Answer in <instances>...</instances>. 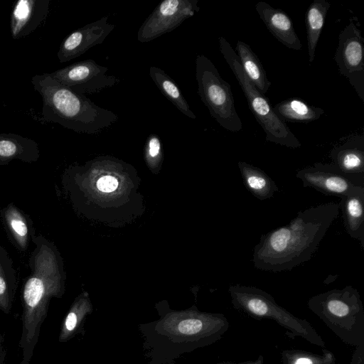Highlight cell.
<instances>
[{"instance_id": "cb8c5ba5", "label": "cell", "mask_w": 364, "mask_h": 364, "mask_svg": "<svg viewBox=\"0 0 364 364\" xmlns=\"http://www.w3.org/2000/svg\"><path fill=\"white\" fill-rule=\"evenodd\" d=\"M4 218L18 246L22 250H26L29 240V230L24 215L17 208L10 204L5 210Z\"/></svg>"}, {"instance_id": "f546056e", "label": "cell", "mask_w": 364, "mask_h": 364, "mask_svg": "<svg viewBox=\"0 0 364 364\" xmlns=\"http://www.w3.org/2000/svg\"><path fill=\"white\" fill-rule=\"evenodd\" d=\"M215 364H263V358L259 356L255 360H248L240 363H235V362H221Z\"/></svg>"}, {"instance_id": "30bf717a", "label": "cell", "mask_w": 364, "mask_h": 364, "mask_svg": "<svg viewBox=\"0 0 364 364\" xmlns=\"http://www.w3.org/2000/svg\"><path fill=\"white\" fill-rule=\"evenodd\" d=\"M198 0H164L146 18L137 32V40L146 43L171 32L193 16L200 7Z\"/></svg>"}, {"instance_id": "d6986e66", "label": "cell", "mask_w": 364, "mask_h": 364, "mask_svg": "<svg viewBox=\"0 0 364 364\" xmlns=\"http://www.w3.org/2000/svg\"><path fill=\"white\" fill-rule=\"evenodd\" d=\"M235 50L246 76L260 92L265 94L269 90L271 82L257 55L248 44L241 41L237 42Z\"/></svg>"}, {"instance_id": "d4e9b609", "label": "cell", "mask_w": 364, "mask_h": 364, "mask_svg": "<svg viewBox=\"0 0 364 364\" xmlns=\"http://www.w3.org/2000/svg\"><path fill=\"white\" fill-rule=\"evenodd\" d=\"M281 358L283 364H338L334 355L325 348L321 355L303 350H284Z\"/></svg>"}, {"instance_id": "8fae6325", "label": "cell", "mask_w": 364, "mask_h": 364, "mask_svg": "<svg viewBox=\"0 0 364 364\" xmlns=\"http://www.w3.org/2000/svg\"><path fill=\"white\" fill-rule=\"evenodd\" d=\"M107 67L92 59L79 61L58 69L49 75L77 93H97L118 84L120 80L107 74Z\"/></svg>"}, {"instance_id": "f1b7e54d", "label": "cell", "mask_w": 364, "mask_h": 364, "mask_svg": "<svg viewBox=\"0 0 364 364\" xmlns=\"http://www.w3.org/2000/svg\"><path fill=\"white\" fill-rule=\"evenodd\" d=\"M350 364H364V345L356 347Z\"/></svg>"}, {"instance_id": "3957f363", "label": "cell", "mask_w": 364, "mask_h": 364, "mask_svg": "<svg viewBox=\"0 0 364 364\" xmlns=\"http://www.w3.org/2000/svg\"><path fill=\"white\" fill-rule=\"evenodd\" d=\"M31 82L43 100L42 119L73 132L97 134L118 121L114 112L97 106L84 95L61 84L49 73L36 74Z\"/></svg>"}, {"instance_id": "ba28073f", "label": "cell", "mask_w": 364, "mask_h": 364, "mask_svg": "<svg viewBox=\"0 0 364 364\" xmlns=\"http://www.w3.org/2000/svg\"><path fill=\"white\" fill-rule=\"evenodd\" d=\"M355 18L338 36L334 60L339 73L346 77L364 102V39Z\"/></svg>"}, {"instance_id": "484cf974", "label": "cell", "mask_w": 364, "mask_h": 364, "mask_svg": "<svg viewBox=\"0 0 364 364\" xmlns=\"http://www.w3.org/2000/svg\"><path fill=\"white\" fill-rule=\"evenodd\" d=\"M4 260L0 255V309L4 313H9L15 291V279L9 271L6 269Z\"/></svg>"}, {"instance_id": "6da1fadb", "label": "cell", "mask_w": 364, "mask_h": 364, "mask_svg": "<svg viewBox=\"0 0 364 364\" xmlns=\"http://www.w3.org/2000/svg\"><path fill=\"white\" fill-rule=\"evenodd\" d=\"M340 210L333 201L299 211L287 225L261 235L253 250L257 269L290 271L310 260Z\"/></svg>"}, {"instance_id": "7402d4cb", "label": "cell", "mask_w": 364, "mask_h": 364, "mask_svg": "<svg viewBox=\"0 0 364 364\" xmlns=\"http://www.w3.org/2000/svg\"><path fill=\"white\" fill-rule=\"evenodd\" d=\"M273 109L282 120L291 122H313L324 114V110L321 107L311 106L299 99H289L278 102Z\"/></svg>"}, {"instance_id": "9c48e42d", "label": "cell", "mask_w": 364, "mask_h": 364, "mask_svg": "<svg viewBox=\"0 0 364 364\" xmlns=\"http://www.w3.org/2000/svg\"><path fill=\"white\" fill-rule=\"evenodd\" d=\"M296 176L304 187L326 196L341 198L364 189V175L346 173L333 163H315L299 170Z\"/></svg>"}, {"instance_id": "e0dca14e", "label": "cell", "mask_w": 364, "mask_h": 364, "mask_svg": "<svg viewBox=\"0 0 364 364\" xmlns=\"http://www.w3.org/2000/svg\"><path fill=\"white\" fill-rule=\"evenodd\" d=\"M39 156L40 150L35 141L13 133H0V164H6L13 159L32 162Z\"/></svg>"}, {"instance_id": "44dd1931", "label": "cell", "mask_w": 364, "mask_h": 364, "mask_svg": "<svg viewBox=\"0 0 364 364\" xmlns=\"http://www.w3.org/2000/svg\"><path fill=\"white\" fill-rule=\"evenodd\" d=\"M149 75L160 92L184 115L196 119L185 97L175 81L162 69L151 66Z\"/></svg>"}, {"instance_id": "277c9868", "label": "cell", "mask_w": 364, "mask_h": 364, "mask_svg": "<svg viewBox=\"0 0 364 364\" xmlns=\"http://www.w3.org/2000/svg\"><path fill=\"white\" fill-rule=\"evenodd\" d=\"M307 306L343 343L364 345V309L356 289L346 286L320 293Z\"/></svg>"}, {"instance_id": "5bb4252c", "label": "cell", "mask_w": 364, "mask_h": 364, "mask_svg": "<svg viewBox=\"0 0 364 364\" xmlns=\"http://www.w3.org/2000/svg\"><path fill=\"white\" fill-rule=\"evenodd\" d=\"M255 9L261 20L277 41L289 49H301L302 44L292 21L283 10L275 9L264 1L257 3Z\"/></svg>"}, {"instance_id": "ac0fdd59", "label": "cell", "mask_w": 364, "mask_h": 364, "mask_svg": "<svg viewBox=\"0 0 364 364\" xmlns=\"http://www.w3.org/2000/svg\"><path fill=\"white\" fill-rule=\"evenodd\" d=\"M246 188L257 198L264 200L273 197L279 187L264 171L245 161L237 163Z\"/></svg>"}, {"instance_id": "9a60e30c", "label": "cell", "mask_w": 364, "mask_h": 364, "mask_svg": "<svg viewBox=\"0 0 364 364\" xmlns=\"http://www.w3.org/2000/svg\"><path fill=\"white\" fill-rule=\"evenodd\" d=\"M343 140L330 151L332 163L346 173L364 175V136L351 135Z\"/></svg>"}, {"instance_id": "4fadbf2b", "label": "cell", "mask_w": 364, "mask_h": 364, "mask_svg": "<svg viewBox=\"0 0 364 364\" xmlns=\"http://www.w3.org/2000/svg\"><path fill=\"white\" fill-rule=\"evenodd\" d=\"M50 1V0L15 1L10 19L12 38L19 39L36 30L46 19Z\"/></svg>"}, {"instance_id": "603a6c76", "label": "cell", "mask_w": 364, "mask_h": 364, "mask_svg": "<svg viewBox=\"0 0 364 364\" xmlns=\"http://www.w3.org/2000/svg\"><path fill=\"white\" fill-rule=\"evenodd\" d=\"M92 311V306L87 298L77 299L62 322L59 341L67 342L74 337L82 329L85 318Z\"/></svg>"}, {"instance_id": "2e32d148", "label": "cell", "mask_w": 364, "mask_h": 364, "mask_svg": "<svg viewBox=\"0 0 364 364\" xmlns=\"http://www.w3.org/2000/svg\"><path fill=\"white\" fill-rule=\"evenodd\" d=\"M340 198L338 203L346 230L364 249V189Z\"/></svg>"}, {"instance_id": "5b68a950", "label": "cell", "mask_w": 364, "mask_h": 364, "mask_svg": "<svg viewBox=\"0 0 364 364\" xmlns=\"http://www.w3.org/2000/svg\"><path fill=\"white\" fill-rule=\"evenodd\" d=\"M235 309L256 319H271L285 328L289 334L300 337L324 348L325 342L311 323L294 316L277 304L268 292L252 286L230 285L228 289Z\"/></svg>"}, {"instance_id": "4316f807", "label": "cell", "mask_w": 364, "mask_h": 364, "mask_svg": "<svg viewBox=\"0 0 364 364\" xmlns=\"http://www.w3.org/2000/svg\"><path fill=\"white\" fill-rule=\"evenodd\" d=\"M162 146L160 138L157 134H151L146 140V153L147 158L151 160L157 159L161 153Z\"/></svg>"}, {"instance_id": "52a82bcc", "label": "cell", "mask_w": 364, "mask_h": 364, "mask_svg": "<svg viewBox=\"0 0 364 364\" xmlns=\"http://www.w3.org/2000/svg\"><path fill=\"white\" fill-rule=\"evenodd\" d=\"M198 94L210 114L224 129L232 132L242 129L230 85L224 80L213 63L204 55L196 58Z\"/></svg>"}, {"instance_id": "83f0119b", "label": "cell", "mask_w": 364, "mask_h": 364, "mask_svg": "<svg viewBox=\"0 0 364 364\" xmlns=\"http://www.w3.org/2000/svg\"><path fill=\"white\" fill-rule=\"evenodd\" d=\"M117 186L118 181L117 178L112 176H102L97 182V188L105 193H109L114 191Z\"/></svg>"}, {"instance_id": "ffe728a7", "label": "cell", "mask_w": 364, "mask_h": 364, "mask_svg": "<svg viewBox=\"0 0 364 364\" xmlns=\"http://www.w3.org/2000/svg\"><path fill=\"white\" fill-rule=\"evenodd\" d=\"M331 4L326 0H314L309 6L305 15L307 50L309 62L312 63L315 58L321 31L324 26L326 14Z\"/></svg>"}, {"instance_id": "7c38bea8", "label": "cell", "mask_w": 364, "mask_h": 364, "mask_svg": "<svg viewBox=\"0 0 364 364\" xmlns=\"http://www.w3.org/2000/svg\"><path fill=\"white\" fill-rule=\"evenodd\" d=\"M114 28V25L108 22L106 16L73 31L60 43L57 53L60 63L75 59L102 43Z\"/></svg>"}, {"instance_id": "7a4b0ae2", "label": "cell", "mask_w": 364, "mask_h": 364, "mask_svg": "<svg viewBox=\"0 0 364 364\" xmlns=\"http://www.w3.org/2000/svg\"><path fill=\"white\" fill-rule=\"evenodd\" d=\"M228 318L220 313L168 309L154 321L141 324L149 364H170L181 355L212 345L228 331Z\"/></svg>"}, {"instance_id": "8992f818", "label": "cell", "mask_w": 364, "mask_h": 364, "mask_svg": "<svg viewBox=\"0 0 364 364\" xmlns=\"http://www.w3.org/2000/svg\"><path fill=\"white\" fill-rule=\"evenodd\" d=\"M220 50L235 76L247 99L249 109L266 134V141L287 148L296 149L301 143L286 122L274 112L273 107L243 72L236 52L223 37L219 38Z\"/></svg>"}]
</instances>
